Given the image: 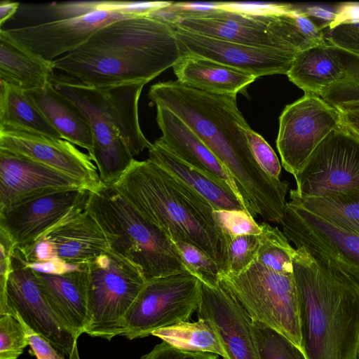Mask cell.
<instances>
[{
    "instance_id": "cell-1",
    "label": "cell",
    "mask_w": 359,
    "mask_h": 359,
    "mask_svg": "<svg viewBox=\"0 0 359 359\" xmlns=\"http://www.w3.org/2000/svg\"><path fill=\"white\" fill-rule=\"evenodd\" d=\"M147 97L181 118L212 151L233 180L248 214L281 224L288 183L271 177L257 163L245 135L250 127L236 95L208 93L176 80L152 85Z\"/></svg>"
},
{
    "instance_id": "cell-2",
    "label": "cell",
    "mask_w": 359,
    "mask_h": 359,
    "mask_svg": "<svg viewBox=\"0 0 359 359\" xmlns=\"http://www.w3.org/2000/svg\"><path fill=\"white\" fill-rule=\"evenodd\" d=\"M182 56L175 29L149 16L108 24L76 50L53 60L54 69L94 87L148 83Z\"/></svg>"
},
{
    "instance_id": "cell-3",
    "label": "cell",
    "mask_w": 359,
    "mask_h": 359,
    "mask_svg": "<svg viewBox=\"0 0 359 359\" xmlns=\"http://www.w3.org/2000/svg\"><path fill=\"white\" fill-rule=\"evenodd\" d=\"M302 350L306 359H355L359 285L329 261L296 249Z\"/></svg>"
},
{
    "instance_id": "cell-4",
    "label": "cell",
    "mask_w": 359,
    "mask_h": 359,
    "mask_svg": "<svg viewBox=\"0 0 359 359\" xmlns=\"http://www.w3.org/2000/svg\"><path fill=\"white\" fill-rule=\"evenodd\" d=\"M112 187L172 241L196 247L226 273L229 239L201 195L149 159H134Z\"/></svg>"
},
{
    "instance_id": "cell-5",
    "label": "cell",
    "mask_w": 359,
    "mask_h": 359,
    "mask_svg": "<svg viewBox=\"0 0 359 359\" xmlns=\"http://www.w3.org/2000/svg\"><path fill=\"white\" fill-rule=\"evenodd\" d=\"M86 209L103 231L109 250L136 266L146 281L189 271L170 238L112 186L90 191Z\"/></svg>"
},
{
    "instance_id": "cell-6",
    "label": "cell",
    "mask_w": 359,
    "mask_h": 359,
    "mask_svg": "<svg viewBox=\"0 0 359 359\" xmlns=\"http://www.w3.org/2000/svg\"><path fill=\"white\" fill-rule=\"evenodd\" d=\"M219 285L253 320L277 330L302 349L294 275L272 271L255 260L238 275L219 274Z\"/></svg>"
},
{
    "instance_id": "cell-7",
    "label": "cell",
    "mask_w": 359,
    "mask_h": 359,
    "mask_svg": "<svg viewBox=\"0 0 359 359\" xmlns=\"http://www.w3.org/2000/svg\"><path fill=\"white\" fill-rule=\"evenodd\" d=\"M292 7L290 4H265L255 12L233 3H215L208 10H194L172 2L164 8L170 25L201 35L252 46L273 48L299 53L302 50L278 35L273 15Z\"/></svg>"
},
{
    "instance_id": "cell-8",
    "label": "cell",
    "mask_w": 359,
    "mask_h": 359,
    "mask_svg": "<svg viewBox=\"0 0 359 359\" xmlns=\"http://www.w3.org/2000/svg\"><path fill=\"white\" fill-rule=\"evenodd\" d=\"M146 282L136 266L110 250L88 263L85 333L108 341L123 336L125 318Z\"/></svg>"
},
{
    "instance_id": "cell-9",
    "label": "cell",
    "mask_w": 359,
    "mask_h": 359,
    "mask_svg": "<svg viewBox=\"0 0 359 359\" xmlns=\"http://www.w3.org/2000/svg\"><path fill=\"white\" fill-rule=\"evenodd\" d=\"M200 302V280L189 271L147 281L125 318L123 336L130 340L143 338L188 321Z\"/></svg>"
},
{
    "instance_id": "cell-10",
    "label": "cell",
    "mask_w": 359,
    "mask_h": 359,
    "mask_svg": "<svg viewBox=\"0 0 359 359\" xmlns=\"http://www.w3.org/2000/svg\"><path fill=\"white\" fill-rule=\"evenodd\" d=\"M20 318L29 328L65 355L77 343L73 333L52 309L23 253L15 248L5 289L0 292V316Z\"/></svg>"
},
{
    "instance_id": "cell-11",
    "label": "cell",
    "mask_w": 359,
    "mask_h": 359,
    "mask_svg": "<svg viewBox=\"0 0 359 359\" xmlns=\"http://www.w3.org/2000/svg\"><path fill=\"white\" fill-rule=\"evenodd\" d=\"M147 83L94 87L64 74L55 75L52 81L53 87L86 116L104 115L116 126L133 156L151 144L141 130L138 116L139 99Z\"/></svg>"
},
{
    "instance_id": "cell-12",
    "label": "cell",
    "mask_w": 359,
    "mask_h": 359,
    "mask_svg": "<svg viewBox=\"0 0 359 359\" xmlns=\"http://www.w3.org/2000/svg\"><path fill=\"white\" fill-rule=\"evenodd\" d=\"M294 193L313 198L359 188V137L341 124L311 153L294 177Z\"/></svg>"
},
{
    "instance_id": "cell-13",
    "label": "cell",
    "mask_w": 359,
    "mask_h": 359,
    "mask_svg": "<svg viewBox=\"0 0 359 359\" xmlns=\"http://www.w3.org/2000/svg\"><path fill=\"white\" fill-rule=\"evenodd\" d=\"M340 124L337 109L320 96L304 93L287 105L279 118L276 140L285 170L295 177L316 147Z\"/></svg>"
},
{
    "instance_id": "cell-14",
    "label": "cell",
    "mask_w": 359,
    "mask_h": 359,
    "mask_svg": "<svg viewBox=\"0 0 359 359\" xmlns=\"http://www.w3.org/2000/svg\"><path fill=\"white\" fill-rule=\"evenodd\" d=\"M283 233L311 257L334 264L359 285V235L287 203L280 224Z\"/></svg>"
},
{
    "instance_id": "cell-15",
    "label": "cell",
    "mask_w": 359,
    "mask_h": 359,
    "mask_svg": "<svg viewBox=\"0 0 359 359\" xmlns=\"http://www.w3.org/2000/svg\"><path fill=\"white\" fill-rule=\"evenodd\" d=\"M90 191L84 188L51 192L0 210V230L18 249L32 245L46 232L86 209Z\"/></svg>"
},
{
    "instance_id": "cell-16",
    "label": "cell",
    "mask_w": 359,
    "mask_h": 359,
    "mask_svg": "<svg viewBox=\"0 0 359 359\" xmlns=\"http://www.w3.org/2000/svg\"><path fill=\"white\" fill-rule=\"evenodd\" d=\"M19 250L32 266H76L89 263L109 248L101 227L86 209L46 232L29 247Z\"/></svg>"
},
{
    "instance_id": "cell-17",
    "label": "cell",
    "mask_w": 359,
    "mask_h": 359,
    "mask_svg": "<svg viewBox=\"0 0 359 359\" xmlns=\"http://www.w3.org/2000/svg\"><path fill=\"white\" fill-rule=\"evenodd\" d=\"M130 17L134 16L96 10L79 17L50 20L5 30L20 45L53 61L76 50L104 26Z\"/></svg>"
},
{
    "instance_id": "cell-18",
    "label": "cell",
    "mask_w": 359,
    "mask_h": 359,
    "mask_svg": "<svg viewBox=\"0 0 359 359\" xmlns=\"http://www.w3.org/2000/svg\"><path fill=\"white\" fill-rule=\"evenodd\" d=\"M172 26L182 55L193 54L207 57L250 73L257 78L287 74L298 54L273 48L231 42Z\"/></svg>"
},
{
    "instance_id": "cell-19",
    "label": "cell",
    "mask_w": 359,
    "mask_h": 359,
    "mask_svg": "<svg viewBox=\"0 0 359 359\" xmlns=\"http://www.w3.org/2000/svg\"><path fill=\"white\" fill-rule=\"evenodd\" d=\"M0 149L38 162L70 176L90 191L102 183L96 165L89 155L63 140L17 131H0Z\"/></svg>"
},
{
    "instance_id": "cell-20",
    "label": "cell",
    "mask_w": 359,
    "mask_h": 359,
    "mask_svg": "<svg viewBox=\"0 0 359 359\" xmlns=\"http://www.w3.org/2000/svg\"><path fill=\"white\" fill-rule=\"evenodd\" d=\"M198 318L208 320L226 353L224 359H259L253 320L219 285L201 281Z\"/></svg>"
},
{
    "instance_id": "cell-21",
    "label": "cell",
    "mask_w": 359,
    "mask_h": 359,
    "mask_svg": "<svg viewBox=\"0 0 359 359\" xmlns=\"http://www.w3.org/2000/svg\"><path fill=\"white\" fill-rule=\"evenodd\" d=\"M79 188L86 189L70 176L0 149V210L38 196Z\"/></svg>"
},
{
    "instance_id": "cell-22",
    "label": "cell",
    "mask_w": 359,
    "mask_h": 359,
    "mask_svg": "<svg viewBox=\"0 0 359 359\" xmlns=\"http://www.w3.org/2000/svg\"><path fill=\"white\" fill-rule=\"evenodd\" d=\"M34 272L49 305L79 339L88 323V263L61 273Z\"/></svg>"
},
{
    "instance_id": "cell-23",
    "label": "cell",
    "mask_w": 359,
    "mask_h": 359,
    "mask_svg": "<svg viewBox=\"0 0 359 359\" xmlns=\"http://www.w3.org/2000/svg\"><path fill=\"white\" fill-rule=\"evenodd\" d=\"M359 57L326 42L299 52L286 74L304 93L320 96L329 87L350 77Z\"/></svg>"
},
{
    "instance_id": "cell-24",
    "label": "cell",
    "mask_w": 359,
    "mask_h": 359,
    "mask_svg": "<svg viewBox=\"0 0 359 359\" xmlns=\"http://www.w3.org/2000/svg\"><path fill=\"white\" fill-rule=\"evenodd\" d=\"M156 120L162 133L157 139L160 143L180 160L226 182L238 194L222 163L181 118L168 109L157 106Z\"/></svg>"
},
{
    "instance_id": "cell-25",
    "label": "cell",
    "mask_w": 359,
    "mask_h": 359,
    "mask_svg": "<svg viewBox=\"0 0 359 359\" xmlns=\"http://www.w3.org/2000/svg\"><path fill=\"white\" fill-rule=\"evenodd\" d=\"M148 150V159L201 195L215 210L246 211L240 196L228 184L186 163L157 140Z\"/></svg>"
},
{
    "instance_id": "cell-26",
    "label": "cell",
    "mask_w": 359,
    "mask_h": 359,
    "mask_svg": "<svg viewBox=\"0 0 359 359\" xmlns=\"http://www.w3.org/2000/svg\"><path fill=\"white\" fill-rule=\"evenodd\" d=\"M172 69L180 83L220 95L236 96L257 79L250 73L193 54L182 55Z\"/></svg>"
},
{
    "instance_id": "cell-27",
    "label": "cell",
    "mask_w": 359,
    "mask_h": 359,
    "mask_svg": "<svg viewBox=\"0 0 359 359\" xmlns=\"http://www.w3.org/2000/svg\"><path fill=\"white\" fill-rule=\"evenodd\" d=\"M53 61L31 51L0 30V81L24 91H31L52 83Z\"/></svg>"
},
{
    "instance_id": "cell-28",
    "label": "cell",
    "mask_w": 359,
    "mask_h": 359,
    "mask_svg": "<svg viewBox=\"0 0 359 359\" xmlns=\"http://www.w3.org/2000/svg\"><path fill=\"white\" fill-rule=\"evenodd\" d=\"M61 138L86 149L93 150V137L88 117L52 83L28 91Z\"/></svg>"
},
{
    "instance_id": "cell-29",
    "label": "cell",
    "mask_w": 359,
    "mask_h": 359,
    "mask_svg": "<svg viewBox=\"0 0 359 359\" xmlns=\"http://www.w3.org/2000/svg\"><path fill=\"white\" fill-rule=\"evenodd\" d=\"M93 150L89 155L95 163L100 180L112 186L128 168L134 156L116 126L103 114H90Z\"/></svg>"
},
{
    "instance_id": "cell-30",
    "label": "cell",
    "mask_w": 359,
    "mask_h": 359,
    "mask_svg": "<svg viewBox=\"0 0 359 359\" xmlns=\"http://www.w3.org/2000/svg\"><path fill=\"white\" fill-rule=\"evenodd\" d=\"M0 131H17L62 139L27 91L0 81Z\"/></svg>"
},
{
    "instance_id": "cell-31",
    "label": "cell",
    "mask_w": 359,
    "mask_h": 359,
    "mask_svg": "<svg viewBox=\"0 0 359 359\" xmlns=\"http://www.w3.org/2000/svg\"><path fill=\"white\" fill-rule=\"evenodd\" d=\"M290 203L359 235V188L313 198L299 197L290 190Z\"/></svg>"
},
{
    "instance_id": "cell-32",
    "label": "cell",
    "mask_w": 359,
    "mask_h": 359,
    "mask_svg": "<svg viewBox=\"0 0 359 359\" xmlns=\"http://www.w3.org/2000/svg\"><path fill=\"white\" fill-rule=\"evenodd\" d=\"M151 335L172 347L193 352H208L226 358L222 344L211 323L203 318L196 322L183 321L158 329Z\"/></svg>"
},
{
    "instance_id": "cell-33",
    "label": "cell",
    "mask_w": 359,
    "mask_h": 359,
    "mask_svg": "<svg viewBox=\"0 0 359 359\" xmlns=\"http://www.w3.org/2000/svg\"><path fill=\"white\" fill-rule=\"evenodd\" d=\"M259 245L256 261L265 268L282 274L293 273V260L297 250L293 248L285 235L267 222L260 224Z\"/></svg>"
},
{
    "instance_id": "cell-34",
    "label": "cell",
    "mask_w": 359,
    "mask_h": 359,
    "mask_svg": "<svg viewBox=\"0 0 359 359\" xmlns=\"http://www.w3.org/2000/svg\"><path fill=\"white\" fill-rule=\"evenodd\" d=\"M259 359H306L302 350L277 330L253 320Z\"/></svg>"
},
{
    "instance_id": "cell-35",
    "label": "cell",
    "mask_w": 359,
    "mask_h": 359,
    "mask_svg": "<svg viewBox=\"0 0 359 359\" xmlns=\"http://www.w3.org/2000/svg\"><path fill=\"white\" fill-rule=\"evenodd\" d=\"M190 273L208 285H219V269L217 264L196 247L181 240H173Z\"/></svg>"
},
{
    "instance_id": "cell-36",
    "label": "cell",
    "mask_w": 359,
    "mask_h": 359,
    "mask_svg": "<svg viewBox=\"0 0 359 359\" xmlns=\"http://www.w3.org/2000/svg\"><path fill=\"white\" fill-rule=\"evenodd\" d=\"M29 345L22 323L11 314L0 316V359H18Z\"/></svg>"
},
{
    "instance_id": "cell-37",
    "label": "cell",
    "mask_w": 359,
    "mask_h": 359,
    "mask_svg": "<svg viewBox=\"0 0 359 359\" xmlns=\"http://www.w3.org/2000/svg\"><path fill=\"white\" fill-rule=\"evenodd\" d=\"M259 245L257 235H243L231 238L228 248V268L225 273L238 275L245 270L255 259Z\"/></svg>"
},
{
    "instance_id": "cell-38",
    "label": "cell",
    "mask_w": 359,
    "mask_h": 359,
    "mask_svg": "<svg viewBox=\"0 0 359 359\" xmlns=\"http://www.w3.org/2000/svg\"><path fill=\"white\" fill-rule=\"evenodd\" d=\"M214 214L229 241L238 236H259L262 232L260 224L245 210H215Z\"/></svg>"
},
{
    "instance_id": "cell-39",
    "label": "cell",
    "mask_w": 359,
    "mask_h": 359,
    "mask_svg": "<svg viewBox=\"0 0 359 359\" xmlns=\"http://www.w3.org/2000/svg\"><path fill=\"white\" fill-rule=\"evenodd\" d=\"M324 36L330 44L359 57V17L328 26Z\"/></svg>"
},
{
    "instance_id": "cell-40",
    "label": "cell",
    "mask_w": 359,
    "mask_h": 359,
    "mask_svg": "<svg viewBox=\"0 0 359 359\" xmlns=\"http://www.w3.org/2000/svg\"><path fill=\"white\" fill-rule=\"evenodd\" d=\"M245 135L252 154L259 167L271 177L280 180L281 165L271 147L264 137L250 128Z\"/></svg>"
},
{
    "instance_id": "cell-41",
    "label": "cell",
    "mask_w": 359,
    "mask_h": 359,
    "mask_svg": "<svg viewBox=\"0 0 359 359\" xmlns=\"http://www.w3.org/2000/svg\"><path fill=\"white\" fill-rule=\"evenodd\" d=\"M320 97L333 107L359 102V64L353 68L350 77L329 87Z\"/></svg>"
},
{
    "instance_id": "cell-42",
    "label": "cell",
    "mask_w": 359,
    "mask_h": 359,
    "mask_svg": "<svg viewBox=\"0 0 359 359\" xmlns=\"http://www.w3.org/2000/svg\"><path fill=\"white\" fill-rule=\"evenodd\" d=\"M171 1H100L97 10L115 12L129 16H147L169 6Z\"/></svg>"
},
{
    "instance_id": "cell-43",
    "label": "cell",
    "mask_w": 359,
    "mask_h": 359,
    "mask_svg": "<svg viewBox=\"0 0 359 359\" xmlns=\"http://www.w3.org/2000/svg\"><path fill=\"white\" fill-rule=\"evenodd\" d=\"M15 318L22 323L25 327L28 337L29 346H30L34 355L37 359H65V354L59 351L44 338L34 332L20 318ZM69 359H80L77 343L74 345Z\"/></svg>"
},
{
    "instance_id": "cell-44",
    "label": "cell",
    "mask_w": 359,
    "mask_h": 359,
    "mask_svg": "<svg viewBox=\"0 0 359 359\" xmlns=\"http://www.w3.org/2000/svg\"><path fill=\"white\" fill-rule=\"evenodd\" d=\"M100 1L55 2L46 5L52 20L76 18L97 10Z\"/></svg>"
},
{
    "instance_id": "cell-45",
    "label": "cell",
    "mask_w": 359,
    "mask_h": 359,
    "mask_svg": "<svg viewBox=\"0 0 359 359\" xmlns=\"http://www.w3.org/2000/svg\"><path fill=\"white\" fill-rule=\"evenodd\" d=\"M15 247L8 236L0 230V292L5 289L11 269V259Z\"/></svg>"
},
{
    "instance_id": "cell-46",
    "label": "cell",
    "mask_w": 359,
    "mask_h": 359,
    "mask_svg": "<svg viewBox=\"0 0 359 359\" xmlns=\"http://www.w3.org/2000/svg\"><path fill=\"white\" fill-rule=\"evenodd\" d=\"M334 107L339 111L341 124L359 137V102L341 104Z\"/></svg>"
},
{
    "instance_id": "cell-47",
    "label": "cell",
    "mask_w": 359,
    "mask_h": 359,
    "mask_svg": "<svg viewBox=\"0 0 359 359\" xmlns=\"http://www.w3.org/2000/svg\"><path fill=\"white\" fill-rule=\"evenodd\" d=\"M184 353V351L177 349L163 341L140 359H182Z\"/></svg>"
},
{
    "instance_id": "cell-48",
    "label": "cell",
    "mask_w": 359,
    "mask_h": 359,
    "mask_svg": "<svg viewBox=\"0 0 359 359\" xmlns=\"http://www.w3.org/2000/svg\"><path fill=\"white\" fill-rule=\"evenodd\" d=\"M335 18L328 26L359 17V2L343 3L335 10ZM327 26V27H328ZM326 27V28H327ZM325 28V29H326Z\"/></svg>"
},
{
    "instance_id": "cell-49",
    "label": "cell",
    "mask_w": 359,
    "mask_h": 359,
    "mask_svg": "<svg viewBox=\"0 0 359 359\" xmlns=\"http://www.w3.org/2000/svg\"><path fill=\"white\" fill-rule=\"evenodd\" d=\"M310 18H316L324 21V25L320 28L325 29L330 23L333 22L335 18V11L329 10L320 6H311L302 9Z\"/></svg>"
},
{
    "instance_id": "cell-50",
    "label": "cell",
    "mask_w": 359,
    "mask_h": 359,
    "mask_svg": "<svg viewBox=\"0 0 359 359\" xmlns=\"http://www.w3.org/2000/svg\"><path fill=\"white\" fill-rule=\"evenodd\" d=\"M20 4L8 0H2L0 3V25L11 18L17 11Z\"/></svg>"
},
{
    "instance_id": "cell-51",
    "label": "cell",
    "mask_w": 359,
    "mask_h": 359,
    "mask_svg": "<svg viewBox=\"0 0 359 359\" xmlns=\"http://www.w3.org/2000/svg\"><path fill=\"white\" fill-rule=\"evenodd\" d=\"M218 355L208 352L184 351L182 359H218Z\"/></svg>"
},
{
    "instance_id": "cell-52",
    "label": "cell",
    "mask_w": 359,
    "mask_h": 359,
    "mask_svg": "<svg viewBox=\"0 0 359 359\" xmlns=\"http://www.w3.org/2000/svg\"><path fill=\"white\" fill-rule=\"evenodd\" d=\"M355 359H359V344H358V347L357 355H356Z\"/></svg>"
},
{
    "instance_id": "cell-53",
    "label": "cell",
    "mask_w": 359,
    "mask_h": 359,
    "mask_svg": "<svg viewBox=\"0 0 359 359\" xmlns=\"http://www.w3.org/2000/svg\"><path fill=\"white\" fill-rule=\"evenodd\" d=\"M223 359H224V358H223Z\"/></svg>"
}]
</instances>
